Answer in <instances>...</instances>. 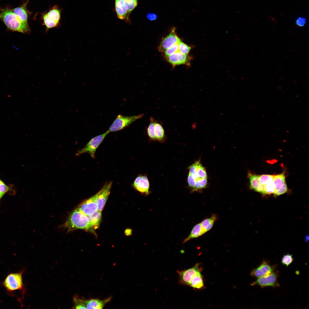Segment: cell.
Listing matches in <instances>:
<instances>
[{
	"instance_id": "26",
	"label": "cell",
	"mask_w": 309,
	"mask_h": 309,
	"mask_svg": "<svg viewBox=\"0 0 309 309\" xmlns=\"http://www.w3.org/2000/svg\"><path fill=\"white\" fill-rule=\"evenodd\" d=\"M46 14L49 18L57 23H59L60 18V12L58 9L54 8L50 10Z\"/></svg>"
},
{
	"instance_id": "9",
	"label": "cell",
	"mask_w": 309,
	"mask_h": 309,
	"mask_svg": "<svg viewBox=\"0 0 309 309\" xmlns=\"http://www.w3.org/2000/svg\"><path fill=\"white\" fill-rule=\"evenodd\" d=\"M98 193L91 197L83 202L77 208L78 209L86 215L92 214L97 210L96 202Z\"/></svg>"
},
{
	"instance_id": "18",
	"label": "cell",
	"mask_w": 309,
	"mask_h": 309,
	"mask_svg": "<svg viewBox=\"0 0 309 309\" xmlns=\"http://www.w3.org/2000/svg\"><path fill=\"white\" fill-rule=\"evenodd\" d=\"M88 219L92 228H98L100 225L101 219V211H97L94 213L86 215Z\"/></svg>"
},
{
	"instance_id": "39",
	"label": "cell",
	"mask_w": 309,
	"mask_h": 309,
	"mask_svg": "<svg viewBox=\"0 0 309 309\" xmlns=\"http://www.w3.org/2000/svg\"><path fill=\"white\" fill-rule=\"evenodd\" d=\"M3 196L0 193V200L2 198V197H3Z\"/></svg>"
},
{
	"instance_id": "11",
	"label": "cell",
	"mask_w": 309,
	"mask_h": 309,
	"mask_svg": "<svg viewBox=\"0 0 309 309\" xmlns=\"http://www.w3.org/2000/svg\"><path fill=\"white\" fill-rule=\"evenodd\" d=\"M175 30V28H173L169 34L161 41L158 47L159 50L161 52H164L167 49L181 41Z\"/></svg>"
},
{
	"instance_id": "1",
	"label": "cell",
	"mask_w": 309,
	"mask_h": 309,
	"mask_svg": "<svg viewBox=\"0 0 309 309\" xmlns=\"http://www.w3.org/2000/svg\"><path fill=\"white\" fill-rule=\"evenodd\" d=\"M0 10V19L4 23L8 29L23 33L29 32L28 24L21 21L11 9L7 7Z\"/></svg>"
},
{
	"instance_id": "23",
	"label": "cell",
	"mask_w": 309,
	"mask_h": 309,
	"mask_svg": "<svg viewBox=\"0 0 309 309\" xmlns=\"http://www.w3.org/2000/svg\"><path fill=\"white\" fill-rule=\"evenodd\" d=\"M273 182L275 185V191L281 187L286 183L285 177L284 173H282L274 175Z\"/></svg>"
},
{
	"instance_id": "21",
	"label": "cell",
	"mask_w": 309,
	"mask_h": 309,
	"mask_svg": "<svg viewBox=\"0 0 309 309\" xmlns=\"http://www.w3.org/2000/svg\"><path fill=\"white\" fill-rule=\"evenodd\" d=\"M217 219V215L213 214L210 217L205 219L201 223L205 233L211 229Z\"/></svg>"
},
{
	"instance_id": "20",
	"label": "cell",
	"mask_w": 309,
	"mask_h": 309,
	"mask_svg": "<svg viewBox=\"0 0 309 309\" xmlns=\"http://www.w3.org/2000/svg\"><path fill=\"white\" fill-rule=\"evenodd\" d=\"M154 128L156 140L163 142L165 138V131L162 124L155 120Z\"/></svg>"
},
{
	"instance_id": "30",
	"label": "cell",
	"mask_w": 309,
	"mask_h": 309,
	"mask_svg": "<svg viewBox=\"0 0 309 309\" xmlns=\"http://www.w3.org/2000/svg\"><path fill=\"white\" fill-rule=\"evenodd\" d=\"M294 260L292 255L288 253L284 255L283 256L282 259L281 263L283 265L287 267L293 262Z\"/></svg>"
},
{
	"instance_id": "31",
	"label": "cell",
	"mask_w": 309,
	"mask_h": 309,
	"mask_svg": "<svg viewBox=\"0 0 309 309\" xmlns=\"http://www.w3.org/2000/svg\"><path fill=\"white\" fill-rule=\"evenodd\" d=\"M264 191L265 194H270L273 193L275 188L273 181L270 182L264 186Z\"/></svg>"
},
{
	"instance_id": "29",
	"label": "cell",
	"mask_w": 309,
	"mask_h": 309,
	"mask_svg": "<svg viewBox=\"0 0 309 309\" xmlns=\"http://www.w3.org/2000/svg\"><path fill=\"white\" fill-rule=\"evenodd\" d=\"M179 51L184 54L188 55L192 47L183 42L181 40L178 43Z\"/></svg>"
},
{
	"instance_id": "17",
	"label": "cell",
	"mask_w": 309,
	"mask_h": 309,
	"mask_svg": "<svg viewBox=\"0 0 309 309\" xmlns=\"http://www.w3.org/2000/svg\"><path fill=\"white\" fill-rule=\"evenodd\" d=\"M115 7L118 17L126 21L127 12L124 0H115Z\"/></svg>"
},
{
	"instance_id": "2",
	"label": "cell",
	"mask_w": 309,
	"mask_h": 309,
	"mask_svg": "<svg viewBox=\"0 0 309 309\" xmlns=\"http://www.w3.org/2000/svg\"><path fill=\"white\" fill-rule=\"evenodd\" d=\"M64 227L68 231L76 229L88 230L92 229L87 216L77 208L70 213Z\"/></svg>"
},
{
	"instance_id": "32",
	"label": "cell",
	"mask_w": 309,
	"mask_h": 309,
	"mask_svg": "<svg viewBox=\"0 0 309 309\" xmlns=\"http://www.w3.org/2000/svg\"><path fill=\"white\" fill-rule=\"evenodd\" d=\"M179 51L178 43H176L166 50L164 52L165 57L167 58L171 55Z\"/></svg>"
},
{
	"instance_id": "4",
	"label": "cell",
	"mask_w": 309,
	"mask_h": 309,
	"mask_svg": "<svg viewBox=\"0 0 309 309\" xmlns=\"http://www.w3.org/2000/svg\"><path fill=\"white\" fill-rule=\"evenodd\" d=\"M144 114L138 115L126 116L119 114L108 130L109 132L120 131L129 126L137 120L141 118Z\"/></svg>"
},
{
	"instance_id": "7",
	"label": "cell",
	"mask_w": 309,
	"mask_h": 309,
	"mask_svg": "<svg viewBox=\"0 0 309 309\" xmlns=\"http://www.w3.org/2000/svg\"><path fill=\"white\" fill-rule=\"evenodd\" d=\"M277 266V264L271 265L269 261L264 260L260 265L252 270L250 275L255 278L264 276L275 271Z\"/></svg>"
},
{
	"instance_id": "6",
	"label": "cell",
	"mask_w": 309,
	"mask_h": 309,
	"mask_svg": "<svg viewBox=\"0 0 309 309\" xmlns=\"http://www.w3.org/2000/svg\"><path fill=\"white\" fill-rule=\"evenodd\" d=\"M278 277V272L275 271L267 275L257 278L250 285L252 286H259L262 288L269 286L275 288L280 286Z\"/></svg>"
},
{
	"instance_id": "37",
	"label": "cell",
	"mask_w": 309,
	"mask_h": 309,
	"mask_svg": "<svg viewBox=\"0 0 309 309\" xmlns=\"http://www.w3.org/2000/svg\"><path fill=\"white\" fill-rule=\"evenodd\" d=\"M146 16L148 19L150 21L155 20L157 18V15L153 13H148L147 14Z\"/></svg>"
},
{
	"instance_id": "3",
	"label": "cell",
	"mask_w": 309,
	"mask_h": 309,
	"mask_svg": "<svg viewBox=\"0 0 309 309\" xmlns=\"http://www.w3.org/2000/svg\"><path fill=\"white\" fill-rule=\"evenodd\" d=\"M23 270L17 272L11 273L8 274L2 283V286L7 292L12 294L13 292L21 291L22 295L25 293L22 275Z\"/></svg>"
},
{
	"instance_id": "24",
	"label": "cell",
	"mask_w": 309,
	"mask_h": 309,
	"mask_svg": "<svg viewBox=\"0 0 309 309\" xmlns=\"http://www.w3.org/2000/svg\"><path fill=\"white\" fill-rule=\"evenodd\" d=\"M127 12L126 22L129 21V16L131 12L137 6L138 0H124Z\"/></svg>"
},
{
	"instance_id": "28",
	"label": "cell",
	"mask_w": 309,
	"mask_h": 309,
	"mask_svg": "<svg viewBox=\"0 0 309 309\" xmlns=\"http://www.w3.org/2000/svg\"><path fill=\"white\" fill-rule=\"evenodd\" d=\"M43 19L44 23L47 29L54 27L57 25L58 23L49 18L47 14L44 15Z\"/></svg>"
},
{
	"instance_id": "8",
	"label": "cell",
	"mask_w": 309,
	"mask_h": 309,
	"mask_svg": "<svg viewBox=\"0 0 309 309\" xmlns=\"http://www.w3.org/2000/svg\"><path fill=\"white\" fill-rule=\"evenodd\" d=\"M201 268L199 264H197L194 266L187 270L178 271L179 281L181 284L189 286L193 277L201 273Z\"/></svg>"
},
{
	"instance_id": "22",
	"label": "cell",
	"mask_w": 309,
	"mask_h": 309,
	"mask_svg": "<svg viewBox=\"0 0 309 309\" xmlns=\"http://www.w3.org/2000/svg\"><path fill=\"white\" fill-rule=\"evenodd\" d=\"M189 286L197 289H201L203 288V281L201 273L198 274L193 278Z\"/></svg>"
},
{
	"instance_id": "5",
	"label": "cell",
	"mask_w": 309,
	"mask_h": 309,
	"mask_svg": "<svg viewBox=\"0 0 309 309\" xmlns=\"http://www.w3.org/2000/svg\"><path fill=\"white\" fill-rule=\"evenodd\" d=\"M109 133L107 130L104 133L93 138L84 148L77 152L76 155L79 156L83 153H87L92 158H94L96 149Z\"/></svg>"
},
{
	"instance_id": "19",
	"label": "cell",
	"mask_w": 309,
	"mask_h": 309,
	"mask_svg": "<svg viewBox=\"0 0 309 309\" xmlns=\"http://www.w3.org/2000/svg\"><path fill=\"white\" fill-rule=\"evenodd\" d=\"M205 233L201 223H198L193 227L188 236L184 240L183 243H186L192 239L202 236Z\"/></svg>"
},
{
	"instance_id": "25",
	"label": "cell",
	"mask_w": 309,
	"mask_h": 309,
	"mask_svg": "<svg viewBox=\"0 0 309 309\" xmlns=\"http://www.w3.org/2000/svg\"><path fill=\"white\" fill-rule=\"evenodd\" d=\"M155 119L152 117L150 118V122L147 129L148 135L149 138L152 140H156L154 128Z\"/></svg>"
},
{
	"instance_id": "15",
	"label": "cell",
	"mask_w": 309,
	"mask_h": 309,
	"mask_svg": "<svg viewBox=\"0 0 309 309\" xmlns=\"http://www.w3.org/2000/svg\"><path fill=\"white\" fill-rule=\"evenodd\" d=\"M248 177L249 180L250 188L255 191L265 195L264 186L260 182L258 176L249 172Z\"/></svg>"
},
{
	"instance_id": "33",
	"label": "cell",
	"mask_w": 309,
	"mask_h": 309,
	"mask_svg": "<svg viewBox=\"0 0 309 309\" xmlns=\"http://www.w3.org/2000/svg\"><path fill=\"white\" fill-rule=\"evenodd\" d=\"M74 301L75 304V308L87 309L85 304L81 300V299L75 297L74 298Z\"/></svg>"
},
{
	"instance_id": "38",
	"label": "cell",
	"mask_w": 309,
	"mask_h": 309,
	"mask_svg": "<svg viewBox=\"0 0 309 309\" xmlns=\"http://www.w3.org/2000/svg\"><path fill=\"white\" fill-rule=\"evenodd\" d=\"M132 230L131 229H127L125 231V233L126 235H130L132 234Z\"/></svg>"
},
{
	"instance_id": "36",
	"label": "cell",
	"mask_w": 309,
	"mask_h": 309,
	"mask_svg": "<svg viewBox=\"0 0 309 309\" xmlns=\"http://www.w3.org/2000/svg\"><path fill=\"white\" fill-rule=\"evenodd\" d=\"M306 19L303 17H299L298 18L296 21V25L300 26L302 27L306 23Z\"/></svg>"
},
{
	"instance_id": "16",
	"label": "cell",
	"mask_w": 309,
	"mask_h": 309,
	"mask_svg": "<svg viewBox=\"0 0 309 309\" xmlns=\"http://www.w3.org/2000/svg\"><path fill=\"white\" fill-rule=\"evenodd\" d=\"M27 2L22 5L12 9L13 13L22 22L28 24V11L27 8Z\"/></svg>"
},
{
	"instance_id": "12",
	"label": "cell",
	"mask_w": 309,
	"mask_h": 309,
	"mask_svg": "<svg viewBox=\"0 0 309 309\" xmlns=\"http://www.w3.org/2000/svg\"><path fill=\"white\" fill-rule=\"evenodd\" d=\"M112 184V181L106 183L98 193L96 200L97 211H101L103 209L110 195Z\"/></svg>"
},
{
	"instance_id": "35",
	"label": "cell",
	"mask_w": 309,
	"mask_h": 309,
	"mask_svg": "<svg viewBox=\"0 0 309 309\" xmlns=\"http://www.w3.org/2000/svg\"><path fill=\"white\" fill-rule=\"evenodd\" d=\"M9 187L0 179V193L3 196L9 190Z\"/></svg>"
},
{
	"instance_id": "34",
	"label": "cell",
	"mask_w": 309,
	"mask_h": 309,
	"mask_svg": "<svg viewBox=\"0 0 309 309\" xmlns=\"http://www.w3.org/2000/svg\"><path fill=\"white\" fill-rule=\"evenodd\" d=\"M288 190V187L285 183L282 187L275 190L273 194L276 196L280 195L286 193Z\"/></svg>"
},
{
	"instance_id": "13",
	"label": "cell",
	"mask_w": 309,
	"mask_h": 309,
	"mask_svg": "<svg viewBox=\"0 0 309 309\" xmlns=\"http://www.w3.org/2000/svg\"><path fill=\"white\" fill-rule=\"evenodd\" d=\"M133 187L139 192L148 195L149 193V183L147 177L145 176H139L134 181Z\"/></svg>"
},
{
	"instance_id": "10",
	"label": "cell",
	"mask_w": 309,
	"mask_h": 309,
	"mask_svg": "<svg viewBox=\"0 0 309 309\" xmlns=\"http://www.w3.org/2000/svg\"><path fill=\"white\" fill-rule=\"evenodd\" d=\"M166 59L173 67L181 65L190 66L192 60L188 55L183 54L179 51L169 56Z\"/></svg>"
},
{
	"instance_id": "27",
	"label": "cell",
	"mask_w": 309,
	"mask_h": 309,
	"mask_svg": "<svg viewBox=\"0 0 309 309\" xmlns=\"http://www.w3.org/2000/svg\"><path fill=\"white\" fill-rule=\"evenodd\" d=\"M257 176L260 182L264 186L268 183L273 181L274 175H262Z\"/></svg>"
},
{
	"instance_id": "14",
	"label": "cell",
	"mask_w": 309,
	"mask_h": 309,
	"mask_svg": "<svg viewBox=\"0 0 309 309\" xmlns=\"http://www.w3.org/2000/svg\"><path fill=\"white\" fill-rule=\"evenodd\" d=\"M111 298L110 297L103 300L97 299L81 300L85 304L87 309H101L111 300Z\"/></svg>"
}]
</instances>
